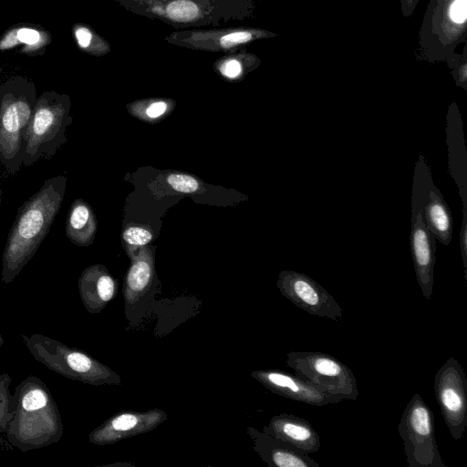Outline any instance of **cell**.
I'll use <instances>...</instances> for the list:
<instances>
[{
    "label": "cell",
    "mask_w": 467,
    "mask_h": 467,
    "mask_svg": "<svg viewBox=\"0 0 467 467\" xmlns=\"http://www.w3.org/2000/svg\"><path fill=\"white\" fill-rule=\"evenodd\" d=\"M67 177L47 179L19 208L2 256L1 279L10 284L32 259L47 235L66 193Z\"/></svg>",
    "instance_id": "obj_1"
},
{
    "label": "cell",
    "mask_w": 467,
    "mask_h": 467,
    "mask_svg": "<svg viewBox=\"0 0 467 467\" xmlns=\"http://www.w3.org/2000/svg\"><path fill=\"white\" fill-rule=\"evenodd\" d=\"M16 409L5 431L7 441L23 452L57 442L63 434L58 407L46 383L35 376L15 389Z\"/></svg>",
    "instance_id": "obj_2"
},
{
    "label": "cell",
    "mask_w": 467,
    "mask_h": 467,
    "mask_svg": "<svg viewBox=\"0 0 467 467\" xmlns=\"http://www.w3.org/2000/svg\"><path fill=\"white\" fill-rule=\"evenodd\" d=\"M36 99L34 81L25 77L15 76L0 85V162L11 175L23 166Z\"/></svg>",
    "instance_id": "obj_3"
},
{
    "label": "cell",
    "mask_w": 467,
    "mask_h": 467,
    "mask_svg": "<svg viewBox=\"0 0 467 467\" xmlns=\"http://www.w3.org/2000/svg\"><path fill=\"white\" fill-rule=\"evenodd\" d=\"M21 337L33 358L59 375L93 386L121 384L115 371L78 348L40 334Z\"/></svg>",
    "instance_id": "obj_4"
},
{
    "label": "cell",
    "mask_w": 467,
    "mask_h": 467,
    "mask_svg": "<svg viewBox=\"0 0 467 467\" xmlns=\"http://www.w3.org/2000/svg\"><path fill=\"white\" fill-rule=\"evenodd\" d=\"M467 40V0H430L419 31L420 57L444 61Z\"/></svg>",
    "instance_id": "obj_5"
},
{
    "label": "cell",
    "mask_w": 467,
    "mask_h": 467,
    "mask_svg": "<svg viewBox=\"0 0 467 467\" xmlns=\"http://www.w3.org/2000/svg\"><path fill=\"white\" fill-rule=\"evenodd\" d=\"M70 108L67 94L51 90L37 97L26 132L23 166H32L40 158L50 160L67 141L66 130L72 122Z\"/></svg>",
    "instance_id": "obj_6"
},
{
    "label": "cell",
    "mask_w": 467,
    "mask_h": 467,
    "mask_svg": "<svg viewBox=\"0 0 467 467\" xmlns=\"http://www.w3.org/2000/svg\"><path fill=\"white\" fill-rule=\"evenodd\" d=\"M286 365L302 380L317 389L344 400H356L358 389L352 370L338 358L318 351H291Z\"/></svg>",
    "instance_id": "obj_7"
},
{
    "label": "cell",
    "mask_w": 467,
    "mask_h": 467,
    "mask_svg": "<svg viewBox=\"0 0 467 467\" xmlns=\"http://www.w3.org/2000/svg\"><path fill=\"white\" fill-rule=\"evenodd\" d=\"M398 432L409 467H445L435 439L434 416L419 393L413 394L401 415Z\"/></svg>",
    "instance_id": "obj_8"
},
{
    "label": "cell",
    "mask_w": 467,
    "mask_h": 467,
    "mask_svg": "<svg viewBox=\"0 0 467 467\" xmlns=\"http://www.w3.org/2000/svg\"><path fill=\"white\" fill-rule=\"evenodd\" d=\"M434 391L451 438L460 440L467 426V379L454 358H449L437 370Z\"/></svg>",
    "instance_id": "obj_9"
},
{
    "label": "cell",
    "mask_w": 467,
    "mask_h": 467,
    "mask_svg": "<svg viewBox=\"0 0 467 467\" xmlns=\"http://www.w3.org/2000/svg\"><path fill=\"white\" fill-rule=\"evenodd\" d=\"M276 285L285 298L310 315L342 320V308L336 299L310 276L294 270L280 272Z\"/></svg>",
    "instance_id": "obj_10"
},
{
    "label": "cell",
    "mask_w": 467,
    "mask_h": 467,
    "mask_svg": "<svg viewBox=\"0 0 467 467\" xmlns=\"http://www.w3.org/2000/svg\"><path fill=\"white\" fill-rule=\"evenodd\" d=\"M167 420L160 409L145 411L118 412L88 434V441L95 445H109L153 431Z\"/></svg>",
    "instance_id": "obj_11"
},
{
    "label": "cell",
    "mask_w": 467,
    "mask_h": 467,
    "mask_svg": "<svg viewBox=\"0 0 467 467\" xmlns=\"http://www.w3.org/2000/svg\"><path fill=\"white\" fill-rule=\"evenodd\" d=\"M252 377L264 387L279 396L313 406L338 403L341 399L328 395L296 375L279 369H260Z\"/></svg>",
    "instance_id": "obj_12"
},
{
    "label": "cell",
    "mask_w": 467,
    "mask_h": 467,
    "mask_svg": "<svg viewBox=\"0 0 467 467\" xmlns=\"http://www.w3.org/2000/svg\"><path fill=\"white\" fill-rule=\"evenodd\" d=\"M410 244L416 279L424 298L429 301L433 288L435 237L426 227L420 211L412 220Z\"/></svg>",
    "instance_id": "obj_13"
},
{
    "label": "cell",
    "mask_w": 467,
    "mask_h": 467,
    "mask_svg": "<svg viewBox=\"0 0 467 467\" xmlns=\"http://www.w3.org/2000/svg\"><path fill=\"white\" fill-rule=\"evenodd\" d=\"M78 285L82 304L90 314L100 313L118 292L117 280L99 264L85 268Z\"/></svg>",
    "instance_id": "obj_14"
},
{
    "label": "cell",
    "mask_w": 467,
    "mask_h": 467,
    "mask_svg": "<svg viewBox=\"0 0 467 467\" xmlns=\"http://www.w3.org/2000/svg\"><path fill=\"white\" fill-rule=\"evenodd\" d=\"M264 432L280 439L306 453L317 452L321 447L320 437L306 419L281 413L274 416Z\"/></svg>",
    "instance_id": "obj_15"
},
{
    "label": "cell",
    "mask_w": 467,
    "mask_h": 467,
    "mask_svg": "<svg viewBox=\"0 0 467 467\" xmlns=\"http://www.w3.org/2000/svg\"><path fill=\"white\" fill-rule=\"evenodd\" d=\"M51 42V34L42 26L20 22L0 36V52L14 50L29 57L43 56Z\"/></svg>",
    "instance_id": "obj_16"
},
{
    "label": "cell",
    "mask_w": 467,
    "mask_h": 467,
    "mask_svg": "<svg viewBox=\"0 0 467 467\" xmlns=\"http://www.w3.org/2000/svg\"><path fill=\"white\" fill-rule=\"evenodd\" d=\"M131 264L123 283L126 308L134 306L149 291L155 275L154 253L147 245L130 255Z\"/></svg>",
    "instance_id": "obj_17"
},
{
    "label": "cell",
    "mask_w": 467,
    "mask_h": 467,
    "mask_svg": "<svg viewBox=\"0 0 467 467\" xmlns=\"http://www.w3.org/2000/svg\"><path fill=\"white\" fill-rule=\"evenodd\" d=\"M256 450L270 466L319 467L308 453L265 432L257 433Z\"/></svg>",
    "instance_id": "obj_18"
},
{
    "label": "cell",
    "mask_w": 467,
    "mask_h": 467,
    "mask_svg": "<svg viewBox=\"0 0 467 467\" xmlns=\"http://www.w3.org/2000/svg\"><path fill=\"white\" fill-rule=\"evenodd\" d=\"M275 36H276L275 33L266 30L249 28L219 32H193L188 41L202 48L224 50L256 39Z\"/></svg>",
    "instance_id": "obj_19"
},
{
    "label": "cell",
    "mask_w": 467,
    "mask_h": 467,
    "mask_svg": "<svg viewBox=\"0 0 467 467\" xmlns=\"http://www.w3.org/2000/svg\"><path fill=\"white\" fill-rule=\"evenodd\" d=\"M97 219L91 206L83 199H76L70 205L66 234L69 241L78 246H88L97 233Z\"/></svg>",
    "instance_id": "obj_20"
},
{
    "label": "cell",
    "mask_w": 467,
    "mask_h": 467,
    "mask_svg": "<svg viewBox=\"0 0 467 467\" xmlns=\"http://www.w3.org/2000/svg\"><path fill=\"white\" fill-rule=\"evenodd\" d=\"M430 199L420 211L423 222L432 235L445 245L451 241L453 220L447 203L439 192L431 191Z\"/></svg>",
    "instance_id": "obj_21"
},
{
    "label": "cell",
    "mask_w": 467,
    "mask_h": 467,
    "mask_svg": "<svg viewBox=\"0 0 467 467\" xmlns=\"http://www.w3.org/2000/svg\"><path fill=\"white\" fill-rule=\"evenodd\" d=\"M174 108V102L168 99H145L130 103V114L146 122H158L163 119Z\"/></svg>",
    "instance_id": "obj_22"
},
{
    "label": "cell",
    "mask_w": 467,
    "mask_h": 467,
    "mask_svg": "<svg viewBox=\"0 0 467 467\" xmlns=\"http://www.w3.org/2000/svg\"><path fill=\"white\" fill-rule=\"evenodd\" d=\"M72 33L77 45L84 52L96 56L107 52L106 43L88 26L83 24H76L72 27Z\"/></svg>",
    "instance_id": "obj_23"
},
{
    "label": "cell",
    "mask_w": 467,
    "mask_h": 467,
    "mask_svg": "<svg viewBox=\"0 0 467 467\" xmlns=\"http://www.w3.org/2000/svg\"><path fill=\"white\" fill-rule=\"evenodd\" d=\"M11 381L7 372L0 375V435L6 431L16 409L15 397L10 392Z\"/></svg>",
    "instance_id": "obj_24"
},
{
    "label": "cell",
    "mask_w": 467,
    "mask_h": 467,
    "mask_svg": "<svg viewBox=\"0 0 467 467\" xmlns=\"http://www.w3.org/2000/svg\"><path fill=\"white\" fill-rule=\"evenodd\" d=\"M122 239L128 245V254L130 256L149 244L153 239V234L150 228L144 225H130L123 231Z\"/></svg>",
    "instance_id": "obj_25"
},
{
    "label": "cell",
    "mask_w": 467,
    "mask_h": 467,
    "mask_svg": "<svg viewBox=\"0 0 467 467\" xmlns=\"http://www.w3.org/2000/svg\"><path fill=\"white\" fill-rule=\"evenodd\" d=\"M462 53H451L445 60L456 86L467 89V43L463 44Z\"/></svg>",
    "instance_id": "obj_26"
},
{
    "label": "cell",
    "mask_w": 467,
    "mask_h": 467,
    "mask_svg": "<svg viewBox=\"0 0 467 467\" xmlns=\"http://www.w3.org/2000/svg\"><path fill=\"white\" fill-rule=\"evenodd\" d=\"M166 182L174 192L184 194L198 192L202 185L194 176L182 172L169 173Z\"/></svg>",
    "instance_id": "obj_27"
},
{
    "label": "cell",
    "mask_w": 467,
    "mask_h": 467,
    "mask_svg": "<svg viewBox=\"0 0 467 467\" xmlns=\"http://www.w3.org/2000/svg\"><path fill=\"white\" fill-rule=\"evenodd\" d=\"M221 74L227 78H236L244 72L243 64L235 59L229 58L222 62L219 66Z\"/></svg>",
    "instance_id": "obj_28"
},
{
    "label": "cell",
    "mask_w": 467,
    "mask_h": 467,
    "mask_svg": "<svg viewBox=\"0 0 467 467\" xmlns=\"http://www.w3.org/2000/svg\"><path fill=\"white\" fill-rule=\"evenodd\" d=\"M463 219L460 234V248L464 269V278L467 281V226H466V197L462 196Z\"/></svg>",
    "instance_id": "obj_29"
},
{
    "label": "cell",
    "mask_w": 467,
    "mask_h": 467,
    "mask_svg": "<svg viewBox=\"0 0 467 467\" xmlns=\"http://www.w3.org/2000/svg\"><path fill=\"white\" fill-rule=\"evenodd\" d=\"M420 0H400L401 14L405 17L410 16L416 9Z\"/></svg>",
    "instance_id": "obj_30"
},
{
    "label": "cell",
    "mask_w": 467,
    "mask_h": 467,
    "mask_svg": "<svg viewBox=\"0 0 467 467\" xmlns=\"http://www.w3.org/2000/svg\"><path fill=\"white\" fill-rule=\"evenodd\" d=\"M5 341H4V338L2 337V335L0 334V348L3 347Z\"/></svg>",
    "instance_id": "obj_31"
},
{
    "label": "cell",
    "mask_w": 467,
    "mask_h": 467,
    "mask_svg": "<svg viewBox=\"0 0 467 467\" xmlns=\"http://www.w3.org/2000/svg\"><path fill=\"white\" fill-rule=\"evenodd\" d=\"M1 197H2V191H1V187H0V204H1Z\"/></svg>",
    "instance_id": "obj_32"
}]
</instances>
